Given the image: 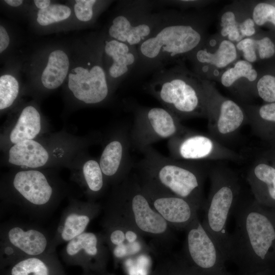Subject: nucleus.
<instances>
[{
  "mask_svg": "<svg viewBox=\"0 0 275 275\" xmlns=\"http://www.w3.org/2000/svg\"><path fill=\"white\" fill-rule=\"evenodd\" d=\"M210 16L200 11L163 10L152 34L137 46L135 75H142L183 63L205 41Z\"/></svg>",
  "mask_w": 275,
  "mask_h": 275,
  "instance_id": "f257e3e1",
  "label": "nucleus"
},
{
  "mask_svg": "<svg viewBox=\"0 0 275 275\" xmlns=\"http://www.w3.org/2000/svg\"><path fill=\"white\" fill-rule=\"evenodd\" d=\"M231 215L235 227L230 234L228 261L237 265L241 275L266 270L269 250L275 246L273 222L255 199L239 198Z\"/></svg>",
  "mask_w": 275,
  "mask_h": 275,
  "instance_id": "f03ea898",
  "label": "nucleus"
},
{
  "mask_svg": "<svg viewBox=\"0 0 275 275\" xmlns=\"http://www.w3.org/2000/svg\"><path fill=\"white\" fill-rule=\"evenodd\" d=\"M145 89L180 121L207 118L203 80L189 70L184 62L154 72Z\"/></svg>",
  "mask_w": 275,
  "mask_h": 275,
  "instance_id": "7ed1b4c3",
  "label": "nucleus"
},
{
  "mask_svg": "<svg viewBox=\"0 0 275 275\" xmlns=\"http://www.w3.org/2000/svg\"><path fill=\"white\" fill-rule=\"evenodd\" d=\"M144 152L146 156L141 165L145 176L144 184L184 199L199 210H204L205 174L200 168L190 161L165 157L150 148Z\"/></svg>",
  "mask_w": 275,
  "mask_h": 275,
  "instance_id": "20e7f679",
  "label": "nucleus"
},
{
  "mask_svg": "<svg viewBox=\"0 0 275 275\" xmlns=\"http://www.w3.org/2000/svg\"><path fill=\"white\" fill-rule=\"evenodd\" d=\"M209 175L210 189L202 224L228 261V221L239 198L240 186L237 176L227 169L216 168Z\"/></svg>",
  "mask_w": 275,
  "mask_h": 275,
  "instance_id": "39448f33",
  "label": "nucleus"
},
{
  "mask_svg": "<svg viewBox=\"0 0 275 275\" xmlns=\"http://www.w3.org/2000/svg\"><path fill=\"white\" fill-rule=\"evenodd\" d=\"M105 212L139 233L159 237L169 231V225L152 207L142 185L137 183L124 185Z\"/></svg>",
  "mask_w": 275,
  "mask_h": 275,
  "instance_id": "423d86ee",
  "label": "nucleus"
},
{
  "mask_svg": "<svg viewBox=\"0 0 275 275\" xmlns=\"http://www.w3.org/2000/svg\"><path fill=\"white\" fill-rule=\"evenodd\" d=\"M157 2H122L119 13L108 28L109 37L130 45H139L152 34L162 18L163 10H156Z\"/></svg>",
  "mask_w": 275,
  "mask_h": 275,
  "instance_id": "0eeeda50",
  "label": "nucleus"
},
{
  "mask_svg": "<svg viewBox=\"0 0 275 275\" xmlns=\"http://www.w3.org/2000/svg\"><path fill=\"white\" fill-rule=\"evenodd\" d=\"M52 236L44 229L16 222L3 224L0 230L1 268L23 258L54 252Z\"/></svg>",
  "mask_w": 275,
  "mask_h": 275,
  "instance_id": "6e6552de",
  "label": "nucleus"
},
{
  "mask_svg": "<svg viewBox=\"0 0 275 275\" xmlns=\"http://www.w3.org/2000/svg\"><path fill=\"white\" fill-rule=\"evenodd\" d=\"M51 182L37 170L18 172L9 183V200L31 216H45L57 203V189Z\"/></svg>",
  "mask_w": 275,
  "mask_h": 275,
  "instance_id": "1a4fd4ad",
  "label": "nucleus"
},
{
  "mask_svg": "<svg viewBox=\"0 0 275 275\" xmlns=\"http://www.w3.org/2000/svg\"><path fill=\"white\" fill-rule=\"evenodd\" d=\"M210 135L224 144L247 122L243 106L219 93L212 81L204 80Z\"/></svg>",
  "mask_w": 275,
  "mask_h": 275,
  "instance_id": "9d476101",
  "label": "nucleus"
},
{
  "mask_svg": "<svg viewBox=\"0 0 275 275\" xmlns=\"http://www.w3.org/2000/svg\"><path fill=\"white\" fill-rule=\"evenodd\" d=\"M185 260L198 275H230L223 254L197 216L185 230Z\"/></svg>",
  "mask_w": 275,
  "mask_h": 275,
  "instance_id": "9b49d317",
  "label": "nucleus"
},
{
  "mask_svg": "<svg viewBox=\"0 0 275 275\" xmlns=\"http://www.w3.org/2000/svg\"><path fill=\"white\" fill-rule=\"evenodd\" d=\"M240 56L235 44L216 33L209 35L188 61L196 74L213 82L218 81L223 72Z\"/></svg>",
  "mask_w": 275,
  "mask_h": 275,
  "instance_id": "f8f14e48",
  "label": "nucleus"
},
{
  "mask_svg": "<svg viewBox=\"0 0 275 275\" xmlns=\"http://www.w3.org/2000/svg\"><path fill=\"white\" fill-rule=\"evenodd\" d=\"M186 129L171 112L161 107H144L137 110L131 138L134 145L143 151L153 143L171 139Z\"/></svg>",
  "mask_w": 275,
  "mask_h": 275,
  "instance_id": "ddd939ff",
  "label": "nucleus"
},
{
  "mask_svg": "<svg viewBox=\"0 0 275 275\" xmlns=\"http://www.w3.org/2000/svg\"><path fill=\"white\" fill-rule=\"evenodd\" d=\"M172 158L186 161L228 160L240 161L243 156L227 148L210 135L187 131L170 139Z\"/></svg>",
  "mask_w": 275,
  "mask_h": 275,
  "instance_id": "4468645a",
  "label": "nucleus"
},
{
  "mask_svg": "<svg viewBox=\"0 0 275 275\" xmlns=\"http://www.w3.org/2000/svg\"><path fill=\"white\" fill-rule=\"evenodd\" d=\"M108 251L103 234L86 231L66 243L61 256L67 264L80 266L84 272L99 271L105 266Z\"/></svg>",
  "mask_w": 275,
  "mask_h": 275,
  "instance_id": "2eb2a0df",
  "label": "nucleus"
},
{
  "mask_svg": "<svg viewBox=\"0 0 275 275\" xmlns=\"http://www.w3.org/2000/svg\"><path fill=\"white\" fill-rule=\"evenodd\" d=\"M142 187L151 205L169 226L178 230H185L198 216L199 209L187 200L159 191L145 184Z\"/></svg>",
  "mask_w": 275,
  "mask_h": 275,
  "instance_id": "dca6fc26",
  "label": "nucleus"
},
{
  "mask_svg": "<svg viewBox=\"0 0 275 275\" xmlns=\"http://www.w3.org/2000/svg\"><path fill=\"white\" fill-rule=\"evenodd\" d=\"M100 211L94 203L71 201L63 211L52 239L54 249L86 232L88 225Z\"/></svg>",
  "mask_w": 275,
  "mask_h": 275,
  "instance_id": "f3484780",
  "label": "nucleus"
},
{
  "mask_svg": "<svg viewBox=\"0 0 275 275\" xmlns=\"http://www.w3.org/2000/svg\"><path fill=\"white\" fill-rule=\"evenodd\" d=\"M68 76V87L74 96L86 104H97L108 96L109 87L105 71L96 64L90 69L77 67Z\"/></svg>",
  "mask_w": 275,
  "mask_h": 275,
  "instance_id": "a211bd4d",
  "label": "nucleus"
},
{
  "mask_svg": "<svg viewBox=\"0 0 275 275\" xmlns=\"http://www.w3.org/2000/svg\"><path fill=\"white\" fill-rule=\"evenodd\" d=\"M251 14L250 2L236 1L225 6L218 17V32L236 44L259 32Z\"/></svg>",
  "mask_w": 275,
  "mask_h": 275,
  "instance_id": "6ab92c4d",
  "label": "nucleus"
},
{
  "mask_svg": "<svg viewBox=\"0 0 275 275\" xmlns=\"http://www.w3.org/2000/svg\"><path fill=\"white\" fill-rule=\"evenodd\" d=\"M103 51L108 61V76L116 84L134 71L139 61L137 46L111 38L105 41Z\"/></svg>",
  "mask_w": 275,
  "mask_h": 275,
  "instance_id": "aec40b11",
  "label": "nucleus"
},
{
  "mask_svg": "<svg viewBox=\"0 0 275 275\" xmlns=\"http://www.w3.org/2000/svg\"><path fill=\"white\" fill-rule=\"evenodd\" d=\"M258 74L252 63L239 59L223 72L218 82L239 98L246 99L256 95Z\"/></svg>",
  "mask_w": 275,
  "mask_h": 275,
  "instance_id": "412c9836",
  "label": "nucleus"
},
{
  "mask_svg": "<svg viewBox=\"0 0 275 275\" xmlns=\"http://www.w3.org/2000/svg\"><path fill=\"white\" fill-rule=\"evenodd\" d=\"M102 225L106 244L116 259L145 253L141 240L134 243L127 241L125 236L127 225L119 219L105 212Z\"/></svg>",
  "mask_w": 275,
  "mask_h": 275,
  "instance_id": "4be33fe9",
  "label": "nucleus"
},
{
  "mask_svg": "<svg viewBox=\"0 0 275 275\" xmlns=\"http://www.w3.org/2000/svg\"><path fill=\"white\" fill-rule=\"evenodd\" d=\"M3 269L2 275H65L56 252L23 258Z\"/></svg>",
  "mask_w": 275,
  "mask_h": 275,
  "instance_id": "5701e85b",
  "label": "nucleus"
},
{
  "mask_svg": "<svg viewBox=\"0 0 275 275\" xmlns=\"http://www.w3.org/2000/svg\"><path fill=\"white\" fill-rule=\"evenodd\" d=\"M247 180L255 200L260 204L275 203V168L256 162L250 168Z\"/></svg>",
  "mask_w": 275,
  "mask_h": 275,
  "instance_id": "b1692460",
  "label": "nucleus"
},
{
  "mask_svg": "<svg viewBox=\"0 0 275 275\" xmlns=\"http://www.w3.org/2000/svg\"><path fill=\"white\" fill-rule=\"evenodd\" d=\"M48 153L39 143L32 140L14 144L9 150V162L16 166L37 168L45 165Z\"/></svg>",
  "mask_w": 275,
  "mask_h": 275,
  "instance_id": "393cba45",
  "label": "nucleus"
},
{
  "mask_svg": "<svg viewBox=\"0 0 275 275\" xmlns=\"http://www.w3.org/2000/svg\"><path fill=\"white\" fill-rule=\"evenodd\" d=\"M127 151L125 138L112 140L106 145L99 162L105 178H116L125 169Z\"/></svg>",
  "mask_w": 275,
  "mask_h": 275,
  "instance_id": "a878e982",
  "label": "nucleus"
},
{
  "mask_svg": "<svg viewBox=\"0 0 275 275\" xmlns=\"http://www.w3.org/2000/svg\"><path fill=\"white\" fill-rule=\"evenodd\" d=\"M235 45L243 59L252 64L259 60L270 59L275 56V42L271 37L259 31Z\"/></svg>",
  "mask_w": 275,
  "mask_h": 275,
  "instance_id": "bb28decb",
  "label": "nucleus"
},
{
  "mask_svg": "<svg viewBox=\"0 0 275 275\" xmlns=\"http://www.w3.org/2000/svg\"><path fill=\"white\" fill-rule=\"evenodd\" d=\"M41 128L40 114L35 107L29 105L21 112L10 134V140L14 144L33 140Z\"/></svg>",
  "mask_w": 275,
  "mask_h": 275,
  "instance_id": "cd10ccee",
  "label": "nucleus"
},
{
  "mask_svg": "<svg viewBox=\"0 0 275 275\" xmlns=\"http://www.w3.org/2000/svg\"><path fill=\"white\" fill-rule=\"evenodd\" d=\"M69 67V59L64 51L56 50L51 52L41 76L43 85L49 89L59 87L66 77Z\"/></svg>",
  "mask_w": 275,
  "mask_h": 275,
  "instance_id": "c85d7f7f",
  "label": "nucleus"
},
{
  "mask_svg": "<svg viewBox=\"0 0 275 275\" xmlns=\"http://www.w3.org/2000/svg\"><path fill=\"white\" fill-rule=\"evenodd\" d=\"M243 107L247 122L256 133L266 127L275 126V102L266 103L258 106L245 105Z\"/></svg>",
  "mask_w": 275,
  "mask_h": 275,
  "instance_id": "c756f323",
  "label": "nucleus"
},
{
  "mask_svg": "<svg viewBox=\"0 0 275 275\" xmlns=\"http://www.w3.org/2000/svg\"><path fill=\"white\" fill-rule=\"evenodd\" d=\"M82 182L91 195H96L104 187L105 176L99 163L93 159L87 160L82 169Z\"/></svg>",
  "mask_w": 275,
  "mask_h": 275,
  "instance_id": "7c9ffc66",
  "label": "nucleus"
},
{
  "mask_svg": "<svg viewBox=\"0 0 275 275\" xmlns=\"http://www.w3.org/2000/svg\"><path fill=\"white\" fill-rule=\"evenodd\" d=\"M252 18L257 27L270 24L275 28V4L250 2Z\"/></svg>",
  "mask_w": 275,
  "mask_h": 275,
  "instance_id": "2f4dec72",
  "label": "nucleus"
},
{
  "mask_svg": "<svg viewBox=\"0 0 275 275\" xmlns=\"http://www.w3.org/2000/svg\"><path fill=\"white\" fill-rule=\"evenodd\" d=\"M71 13V9L67 6L53 4L45 9L39 10L37 20L41 25H48L67 19Z\"/></svg>",
  "mask_w": 275,
  "mask_h": 275,
  "instance_id": "473e14b6",
  "label": "nucleus"
},
{
  "mask_svg": "<svg viewBox=\"0 0 275 275\" xmlns=\"http://www.w3.org/2000/svg\"><path fill=\"white\" fill-rule=\"evenodd\" d=\"M19 93L17 80L12 75H4L0 77V109L10 106Z\"/></svg>",
  "mask_w": 275,
  "mask_h": 275,
  "instance_id": "72a5a7b5",
  "label": "nucleus"
},
{
  "mask_svg": "<svg viewBox=\"0 0 275 275\" xmlns=\"http://www.w3.org/2000/svg\"><path fill=\"white\" fill-rule=\"evenodd\" d=\"M255 92L264 102H275V73L270 72H258Z\"/></svg>",
  "mask_w": 275,
  "mask_h": 275,
  "instance_id": "f704fd0d",
  "label": "nucleus"
},
{
  "mask_svg": "<svg viewBox=\"0 0 275 275\" xmlns=\"http://www.w3.org/2000/svg\"><path fill=\"white\" fill-rule=\"evenodd\" d=\"M96 0H76L74 5V12L78 19L87 22L91 20L94 15V8Z\"/></svg>",
  "mask_w": 275,
  "mask_h": 275,
  "instance_id": "c9c22d12",
  "label": "nucleus"
},
{
  "mask_svg": "<svg viewBox=\"0 0 275 275\" xmlns=\"http://www.w3.org/2000/svg\"><path fill=\"white\" fill-rule=\"evenodd\" d=\"M163 2V1H162ZM163 3L177 6L181 7H200L207 4L208 1H166Z\"/></svg>",
  "mask_w": 275,
  "mask_h": 275,
  "instance_id": "e433bc0d",
  "label": "nucleus"
},
{
  "mask_svg": "<svg viewBox=\"0 0 275 275\" xmlns=\"http://www.w3.org/2000/svg\"><path fill=\"white\" fill-rule=\"evenodd\" d=\"M174 275H198L196 271L185 260H182L175 268Z\"/></svg>",
  "mask_w": 275,
  "mask_h": 275,
  "instance_id": "4c0bfd02",
  "label": "nucleus"
},
{
  "mask_svg": "<svg viewBox=\"0 0 275 275\" xmlns=\"http://www.w3.org/2000/svg\"><path fill=\"white\" fill-rule=\"evenodd\" d=\"M10 42L9 35L5 29L2 25L0 26V52L4 51L8 46Z\"/></svg>",
  "mask_w": 275,
  "mask_h": 275,
  "instance_id": "58836bf2",
  "label": "nucleus"
},
{
  "mask_svg": "<svg viewBox=\"0 0 275 275\" xmlns=\"http://www.w3.org/2000/svg\"><path fill=\"white\" fill-rule=\"evenodd\" d=\"M34 3L36 6L41 9H44L50 6V1L49 0H35Z\"/></svg>",
  "mask_w": 275,
  "mask_h": 275,
  "instance_id": "ea45409f",
  "label": "nucleus"
},
{
  "mask_svg": "<svg viewBox=\"0 0 275 275\" xmlns=\"http://www.w3.org/2000/svg\"><path fill=\"white\" fill-rule=\"evenodd\" d=\"M5 2L9 5L12 7L20 6L23 2L21 0H6Z\"/></svg>",
  "mask_w": 275,
  "mask_h": 275,
  "instance_id": "a19ab883",
  "label": "nucleus"
},
{
  "mask_svg": "<svg viewBox=\"0 0 275 275\" xmlns=\"http://www.w3.org/2000/svg\"><path fill=\"white\" fill-rule=\"evenodd\" d=\"M265 271L266 270L246 275H267Z\"/></svg>",
  "mask_w": 275,
  "mask_h": 275,
  "instance_id": "79ce46f5",
  "label": "nucleus"
},
{
  "mask_svg": "<svg viewBox=\"0 0 275 275\" xmlns=\"http://www.w3.org/2000/svg\"><path fill=\"white\" fill-rule=\"evenodd\" d=\"M82 275H93L91 274L90 272H84Z\"/></svg>",
  "mask_w": 275,
  "mask_h": 275,
  "instance_id": "37998d69",
  "label": "nucleus"
}]
</instances>
